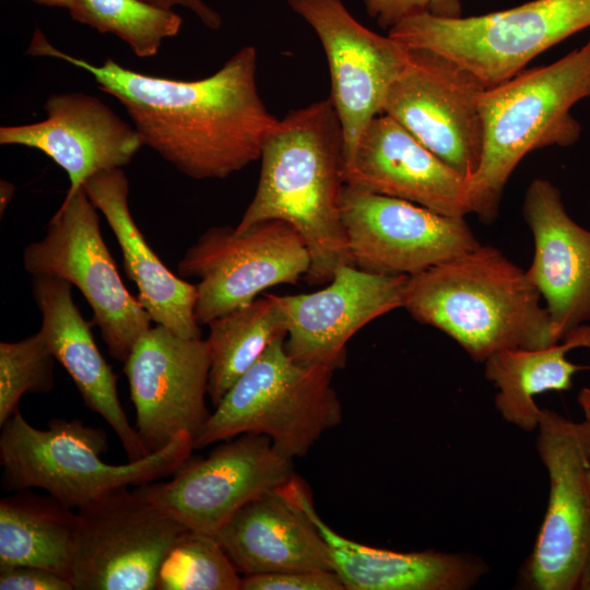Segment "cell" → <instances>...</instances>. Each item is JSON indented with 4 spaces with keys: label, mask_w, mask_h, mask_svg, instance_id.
<instances>
[{
    "label": "cell",
    "mask_w": 590,
    "mask_h": 590,
    "mask_svg": "<svg viewBox=\"0 0 590 590\" xmlns=\"http://www.w3.org/2000/svg\"><path fill=\"white\" fill-rule=\"evenodd\" d=\"M590 349V324L570 331L562 341L541 349H510L485 362V377L498 389L495 405L503 418L524 432L538 428L541 409L534 397L547 391H567L583 366L567 358L569 351Z\"/></svg>",
    "instance_id": "cell-25"
},
{
    "label": "cell",
    "mask_w": 590,
    "mask_h": 590,
    "mask_svg": "<svg viewBox=\"0 0 590 590\" xmlns=\"http://www.w3.org/2000/svg\"><path fill=\"white\" fill-rule=\"evenodd\" d=\"M15 193V186L5 180L0 181V215L2 216Z\"/></svg>",
    "instance_id": "cell-35"
},
{
    "label": "cell",
    "mask_w": 590,
    "mask_h": 590,
    "mask_svg": "<svg viewBox=\"0 0 590 590\" xmlns=\"http://www.w3.org/2000/svg\"><path fill=\"white\" fill-rule=\"evenodd\" d=\"M83 188L114 232L125 272L135 283L137 298L152 321L181 338H201L194 316L197 285L174 274L146 243L130 212L129 180L123 169L97 173Z\"/></svg>",
    "instance_id": "cell-24"
},
{
    "label": "cell",
    "mask_w": 590,
    "mask_h": 590,
    "mask_svg": "<svg viewBox=\"0 0 590 590\" xmlns=\"http://www.w3.org/2000/svg\"><path fill=\"white\" fill-rule=\"evenodd\" d=\"M589 26L590 0H532L472 16L414 14L388 35L408 49H427L455 61L488 88Z\"/></svg>",
    "instance_id": "cell-7"
},
{
    "label": "cell",
    "mask_w": 590,
    "mask_h": 590,
    "mask_svg": "<svg viewBox=\"0 0 590 590\" xmlns=\"http://www.w3.org/2000/svg\"><path fill=\"white\" fill-rule=\"evenodd\" d=\"M527 271L499 249L479 245L409 276L403 308L455 340L476 362L510 349L559 341Z\"/></svg>",
    "instance_id": "cell-3"
},
{
    "label": "cell",
    "mask_w": 590,
    "mask_h": 590,
    "mask_svg": "<svg viewBox=\"0 0 590 590\" xmlns=\"http://www.w3.org/2000/svg\"><path fill=\"white\" fill-rule=\"evenodd\" d=\"M341 213L351 261L370 273L412 276L480 245L464 217L349 184Z\"/></svg>",
    "instance_id": "cell-13"
},
{
    "label": "cell",
    "mask_w": 590,
    "mask_h": 590,
    "mask_svg": "<svg viewBox=\"0 0 590 590\" xmlns=\"http://www.w3.org/2000/svg\"><path fill=\"white\" fill-rule=\"evenodd\" d=\"M68 11L74 21L117 36L138 58L156 56L164 40L177 36L182 26L174 9L143 0H72Z\"/></svg>",
    "instance_id": "cell-28"
},
{
    "label": "cell",
    "mask_w": 590,
    "mask_h": 590,
    "mask_svg": "<svg viewBox=\"0 0 590 590\" xmlns=\"http://www.w3.org/2000/svg\"><path fill=\"white\" fill-rule=\"evenodd\" d=\"M522 214L534 239L527 273L563 340L590 322V231L570 217L560 190L543 178L527 188Z\"/></svg>",
    "instance_id": "cell-20"
},
{
    "label": "cell",
    "mask_w": 590,
    "mask_h": 590,
    "mask_svg": "<svg viewBox=\"0 0 590 590\" xmlns=\"http://www.w3.org/2000/svg\"><path fill=\"white\" fill-rule=\"evenodd\" d=\"M55 359L39 332L0 343V426L20 411L25 393L52 390Z\"/></svg>",
    "instance_id": "cell-30"
},
{
    "label": "cell",
    "mask_w": 590,
    "mask_h": 590,
    "mask_svg": "<svg viewBox=\"0 0 590 590\" xmlns=\"http://www.w3.org/2000/svg\"><path fill=\"white\" fill-rule=\"evenodd\" d=\"M37 4L52 8L67 9L70 7L72 0H32Z\"/></svg>",
    "instance_id": "cell-38"
},
{
    "label": "cell",
    "mask_w": 590,
    "mask_h": 590,
    "mask_svg": "<svg viewBox=\"0 0 590 590\" xmlns=\"http://www.w3.org/2000/svg\"><path fill=\"white\" fill-rule=\"evenodd\" d=\"M1 590H73L71 581L36 566L0 567Z\"/></svg>",
    "instance_id": "cell-33"
},
{
    "label": "cell",
    "mask_w": 590,
    "mask_h": 590,
    "mask_svg": "<svg viewBox=\"0 0 590 590\" xmlns=\"http://www.w3.org/2000/svg\"><path fill=\"white\" fill-rule=\"evenodd\" d=\"M22 259L31 275H54L81 292L113 358L125 363L151 328L150 315L118 273L102 236L97 209L83 187L64 198L45 236L30 243Z\"/></svg>",
    "instance_id": "cell-8"
},
{
    "label": "cell",
    "mask_w": 590,
    "mask_h": 590,
    "mask_svg": "<svg viewBox=\"0 0 590 590\" xmlns=\"http://www.w3.org/2000/svg\"><path fill=\"white\" fill-rule=\"evenodd\" d=\"M316 33L328 62L330 98L342 125L345 166L367 125L382 114L410 50L357 21L343 0H286Z\"/></svg>",
    "instance_id": "cell-15"
},
{
    "label": "cell",
    "mask_w": 590,
    "mask_h": 590,
    "mask_svg": "<svg viewBox=\"0 0 590 590\" xmlns=\"http://www.w3.org/2000/svg\"><path fill=\"white\" fill-rule=\"evenodd\" d=\"M310 256L304 239L287 223L271 220L244 232L212 226L177 263L181 278H198L194 316L213 319L258 298L267 288L305 278Z\"/></svg>",
    "instance_id": "cell-10"
},
{
    "label": "cell",
    "mask_w": 590,
    "mask_h": 590,
    "mask_svg": "<svg viewBox=\"0 0 590 590\" xmlns=\"http://www.w3.org/2000/svg\"><path fill=\"white\" fill-rule=\"evenodd\" d=\"M283 487L319 529L345 590H465L487 573L480 558L468 554L396 552L352 541L319 517L296 474Z\"/></svg>",
    "instance_id": "cell-22"
},
{
    "label": "cell",
    "mask_w": 590,
    "mask_h": 590,
    "mask_svg": "<svg viewBox=\"0 0 590 590\" xmlns=\"http://www.w3.org/2000/svg\"><path fill=\"white\" fill-rule=\"evenodd\" d=\"M240 590H345L334 570H291L241 576Z\"/></svg>",
    "instance_id": "cell-31"
},
{
    "label": "cell",
    "mask_w": 590,
    "mask_h": 590,
    "mask_svg": "<svg viewBox=\"0 0 590 590\" xmlns=\"http://www.w3.org/2000/svg\"><path fill=\"white\" fill-rule=\"evenodd\" d=\"M252 200L235 227L279 220L304 239L310 256L305 280L331 281L338 268L353 264L342 221L345 142L330 97L291 110L279 119L261 151Z\"/></svg>",
    "instance_id": "cell-2"
},
{
    "label": "cell",
    "mask_w": 590,
    "mask_h": 590,
    "mask_svg": "<svg viewBox=\"0 0 590 590\" xmlns=\"http://www.w3.org/2000/svg\"><path fill=\"white\" fill-rule=\"evenodd\" d=\"M588 482H589V485H590V469H589V472H588Z\"/></svg>",
    "instance_id": "cell-39"
},
{
    "label": "cell",
    "mask_w": 590,
    "mask_h": 590,
    "mask_svg": "<svg viewBox=\"0 0 590 590\" xmlns=\"http://www.w3.org/2000/svg\"><path fill=\"white\" fill-rule=\"evenodd\" d=\"M536 449L550 480L548 504L523 585L534 590L577 589L590 550V425L541 409Z\"/></svg>",
    "instance_id": "cell-11"
},
{
    "label": "cell",
    "mask_w": 590,
    "mask_h": 590,
    "mask_svg": "<svg viewBox=\"0 0 590 590\" xmlns=\"http://www.w3.org/2000/svg\"><path fill=\"white\" fill-rule=\"evenodd\" d=\"M284 341L285 337L275 339L229 388L193 439L194 449L258 434L281 453L302 458L341 423L333 370L295 362Z\"/></svg>",
    "instance_id": "cell-6"
},
{
    "label": "cell",
    "mask_w": 590,
    "mask_h": 590,
    "mask_svg": "<svg viewBox=\"0 0 590 590\" xmlns=\"http://www.w3.org/2000/svg\"><path fill=\"white\" fill-rule=\"evenodd\" d=\"M367 14L384 28L420 13L440 17L462 16L460 0H364Z\"/></svg>",
    "instance_id": "cell-32"
},
{
    "label": "cell",
    "mask_w": 590,
    "mask_h": 590,
    "mask_svg": "<svg viewBox=\"0 0 590 590\" xmlns=\"http://www.w3.org/2000/svg\"><path fill=\"white\" fill-rule=\"evenodd\" d=\"M240 573L217 540L187 529L164 556L155 590H240Z\"/></svg>",
    "instance_id": "cell-29"
},
{
    "label": "cell",
    "mask_w": 590,
    "mask_h": 590,
    "mask_svg": "<svg viewBox=\"0 0 590 590\" xmlns=\"http://www.w3.org/2000/svg\"><path fill=\"white\" fill-rule=\"evenodd\" d=\"M26 54L87 72L123 106L142 144L193 179H224L260 160L279 120L260 96L253 46L239 48L217 71L198 80L142 73L109 57L95 64L57 48L39 28Z\"/></svg>",
    "instance_id": "cell-1"
},
{
    "label": "cell",
    "mask_w": 590,
    "mask_h": 590,
    "mask_svg": "<svg viewBox=\"0 0 590 590\" xmlns=\"http://www.w3.org/2000/svg\"><path fill=\"white\" fill-rule=\"evenodd\" d=\"M345 184L464 217L469 179L386 114L363 131L345 166Z\"/></svg>",
    "instance_id": "cell-19"
},
{
    "label": "cell",
    "mask_w": 590,
    "mask_h": 590,
    "mask_svg": "<svg viewBox=\"0 0 590 590\" xmlns=\"http://www.w3.org/2000/svg\"><path fill=\"white\" fill-rule=\"evenodd\" d=\"M213 536L241 576L333 570L322 534L283 486L244 505Z\"/></svg>",
    "instance_id": "cell-23"
},
{
    "label": "cell",
    "mask_w": 590,
    "mask_h": 590,
    "mask_svg": "<svg viewBox=\"0 0 590 590\" xmlns=\"http://www.w3.org/2000/svg\"><path fill=\"white\" fill-rule=\"evenodd\" d=\"M149 3L174 9L181 7L194 14L199 21L208 28L216 31L222 26L223 20L221 14L210 7L204 0H143Z\"/></svg>",
    "instance_id": "cell-34"
},
{
    "label": "cell",
    "mask_w": 590,
    "mask_h": 590,
    "mask_svg": "<svg viewBox=\"0 0 590 590\" xmlns=\"http://www.w3.org/2000/svg\"><path fill=\"white\" fill-rule=\"evenodd\" d=\"M72 284L46 274L32 275L31 290L42 314L39 333L54 357L76 386L86 408L101 415L120 440L128 461L149 455L119 400L117 375L101 354L92 322L81 315L73 302Z\"/></svg>",
    "instance_id": "cell-21"
},
{
    "label": "cell",
    "mask_w": 590,
    "mask_h": 590,
    "mask_svg": "<svg viewBox=\"0 0 590 590\" xmlns=\"http://www.w3.org/2000/svg\"><path fill=\"white\" fill-rule=\"evenodd\" d=\"M210 354L202 338H181L165 327L150 328L125 362L135 409V429L150 453L181 433L193 439L211 413L205 404Z\"/></svg>",
    "instance_id": "cell-16"
},
{
    "label": "cell",
    "mask_w": 590,
    "mask_h": 590,
    "mask_svg": "<svg viewBox=\"0 0 590 590\" xmlns=\"http://www.w3.org/2000/svg\"><path fill=\"white\" fill-rule=\"evenodd\" d=\"M76 515L73 590H155L164 556L188 529L129 486L107 492Z\"/></svg>",
    "instance_id": "cell-9"
},
{
    "label": "cell",
    "mask_w": 590,
    "mask_h": 590,
    "mask_svg": "<svg viewBox=\"0 0 590 590\" xmlns=\"http://www.w3.org/2000/svg\"><path fill=\"white\" fill-rule=\"evenodd\" d=\"M208 396L216 406L237 379L278 338L286 337L285 317L276 295L268 294L233 309L209 324Z\"/></svg>",
    "instance_id": "cell-27"
},
{
    "label": "cell",
    "mask_w": 590,
    "mask_h": 590,
    "mask_svg": "<svg viewBox=\"0 0 590 590\" xmlns=\"http://www.w3.org/2000/svg\"><path fill=\"white\" fill-rule=\"evenodd\" d=\"M577 401L582 410L585 421L590 425V387H583L577 394Z\"/></svg>",
    "instance_id": "cell-36"
},
{
    "label": "cell",
    "mask_w": 590,
    "mask_h": 590,
    "mask_svg": "<svg viewBox=\"0 0 590 590\" xmlns=\"http://www.w3.org/2000/svg\"><path fill=\"white\" fill-rule=\"evenodd\" d=\"M409 50L382 113L469 179L483 153L480 98L486 87L471 72L437 52Z\"/></svg>",
    "instance_id": "cell-14"
},
{
    "label": "cell",
    "mask_w": 590,
    "mask_h": 590,
    "mask_svg": "<svg viewBox=\"0 0 590 590\" xmlns=\"http://www.w3.org/2000/svg\"><path fill=\"white\" fill-rule=\"evenodd\" d=\"M76 524V512L49 494L22 489L3 497L0 567L36 566L69 579Z\"/></svg>",
    "instance_id": "cell-26"
},
{
    "label": "cell",
    "mask_w": 590,
    "mask_h": 590,
    "mask_svg": "<svg viewBox=\"0 0 590 590\" xmlns=\"http://www.w3.org/2000/svg\"><path fill=\"white\" fill-rule=\"evenodd\" d=\"M0 427L2 487L40 488L75 510L115 488L174 474L194 449L193 437L181 433L144 458L111 464L102 459L109 449L106 432L81 420L52 418L39 429L17 411Z\"/></svg>",
    "instance_id": "cell-5"
},
{
    "label": "cell",
    "mask_w": 590,
    "mask_h": 590,
    "mask_svg": "<svg viewBox=\"0 0 590 590\" xmlns=\"http://www.w3.org/2000/svg\"><path fill=\"white\" fill-rule=\"evenodd\" d=\"M38 122L2 126L1 145L35 149L68 175L66 197L74 194L97 173L128 165L143 146L133 125L98 97L83 92L51 94Z\"/></svg>",
    "instance_id": "cell-18"
},
{
    "label": "cell",
    "mask_w": 590,
    "mask_h": 590,
    "mask_svg": "<svg viewBox=\"0 0 590 590\" xmlns=\"http://www.w3.org/2000/svg\"><path fill=\"white\" fill-rule=\"evenodd\" d=\"M293 460L268 437L241 434L205 459H189L170 481L133 491L188 529L213 535L244 505L287 483L295 475Z\"/></svg>",
    "instance_id": "cell-12"
},
{
    "label": "cell",
    "mask_w": 590,
    "mask_h": 590,
    "mask_svg": "<svg viewBox=\"0 0 590 590\" xmlns=\"http://www.w3.org/2000/svg\"><path fill=\"white\" fill-rule=\"evenodd\" d=\"M408 279L344 264L321 290L276 295L285 317L287 354L302 365L342 368L350 339L376 318L403 307Z\"/></svg>",
    "instance_id": "cell-17"
},
{
    "label": "cell",
    "mask_w": 590,
    "mask_h": 590,
    "mask_svg": "<svg viewBox=\"0 0 590 590\" xmlns=\"http://www.w3.org/2000/svg\"><path fill=\"white\" fill-rule=\"evenodd\" d=\"M579 590H590V550L583 563L579 580L577 583Z\"/></svg>",
    "instance_id": "cell-37"
},
{
    "label": "cell",
    "mask_w": 590,
    "mask_h": 590,
    "mask_svg": "<svg viewBox=\"0 0 590 590\" xmlns=\"http://www.w3.org/2000/svg\"><path fill=\"white\" fill-rule=\"evenodd\" d=\"M589 97L590 37L550 64L524 69L485 88L480 98L483 153L477 170L469 178L470 213L492 224L506 184L527 154L576 144L582 128L571 108Z\"/></svg>",
    "instance_id": "cell-4"
}]
</instances>
